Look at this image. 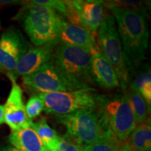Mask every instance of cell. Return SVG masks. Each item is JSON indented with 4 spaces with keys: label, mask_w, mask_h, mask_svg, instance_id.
Segmentation results:
<instances>
[{
    "label": "cell",
    "mask_w": 151,
    "mask_h": 151,
    "mask_svg": "<svg viewBox=\"0 0 151 151\" xmlns=\"http://www.w3.org/2000/svg\"><path fill=\"white\" fill-rule=\"evenodd\" d=\"M122 144L116 137H113L82 147L84 151H119Z\"/></svg>",
    "instance_id": "cell-20"
},
{
    "label": "cell",
    "mask_w": 151,
    "mask_h": 151,
    "mask_svg": "<svg viewBox=\"0 0 151 151\" xmlns=\"http://www.w3.org/2000/svg\"><path fill=\"white\" fill-rule=\"evenodd\" d=\"M99 51L112 66L118 76L120 87L127 89L130 80V71L124 58L117 30L116 22L111 14H106L98 29Z\"/></svg>",
    "instance_id": "cell-5"
},
{
    "label": "cell",
    "mask_w": 151,
    "mask_h": 151,
    "mask_svg": "<svg viewBox=\"0 0 151 151\" xmlns=\"http://www.w3.org/2000/svg\"><path fill=\"white\" fill-rule=\"evenodd\" d=\"M0 151H20L12 146H2L0 147Z\"/></svg>",
    "instance_id": "cell-25"
},
{
    "label": "cell",
    "mask_w": 151,
    "mask_h": 151,
    "mask_svg": "<svg viewBox=\"0 0 151 151\" xmlns=\"http://www.w3.org/2000/svg\"><path fill=\"white\" fill-rule=\"evenodd\" d=\"M0 71H1V68H0Z\"/></svg>",
    "instance_id": "cell-28"
},
{
    "label": "cell",
    "mask_w": 151,
    "mask_h": 151,
    "mask_svg": "<svg viewBox=\"0 0 151 151\" xmlns=\"http://www.w3.org/2000/svg\"><path fill=\"white\" fill-rule=\"evenodd\" d=\"M27 50L24 36L16 29L6 31L0 40V68L7 71L9 78H15L14 72L19 60Z\"/></svg>",
    "instance_id": "cell-9"
},
{
    "label": "cell",
    "mask_w": 151,
    "mask_h": 151,
    "mask_svg": "<svg viewBox=\"0 0 151 151\" xmlns=\"http://www.w3.org/2000/svg\"><path fill=\"white\" fill-rule=\"evenodd\" d=\"M12 87L5 105L4 122L12 132L32 127V120L28 118L22 99V90L17 84L16 78H10Z\"/></svg>",
    "instance_id": "cell-10"
},
{
    "label": "cell",
    "mask_w": 151,
    "mask_h": 151,
    "mask_svg": "<svg viewBox=\"0 0 151 151\" xmlns=\"http://www.w3.org/2000/svg\"><path fill=\"white\" fill-rule=\"evenodd\" d=\"M67 129L65 139L81 146L115 137L104 116L98 109L77 111L65 116H56Z\"/></svg>",
    "instance_id": "cell-2"
},
{
    "label": "cell",
    "mask_w": 151,
    "mask_h": 151,
    "mask_svg": "<svg viewBox=\"0 0 151 151\" xmlns=\"http://www.w3.org/2000/svg\"><path fill=\"white\" fill-rule=\"evenodd\" d=\"M44 103V111L55 116H65L77 111L97 108L98 94L92 88L67 92L39 93Z\"/></svg>",
    "instance_id": "cell-7"
},
{
    "label": "cell",
    "mask_w": 151,
    "mask_h": 151,
    "mask_svg": "<svg viewBox=\"0 0 151 151\" xmlns=\"http://www.w3.org/2000/svg\"><path fill=\"white\" fill-rule=\"evenodd\" d=\"M129 90L139 92L150 109L151 106V73L150 69L142 71L131 83Z\"/></svg>",
    "instance_id": "cell-19"
},
{
    "label": "cell",
    "mask_w": 151,
    "mask_h": 151,
    "mask_svg": "<svg viewBox=\"0 0 151 151\" xmlns=\"http://www.w3.org/2000/svg\"><path fill=\"white\" fill-rule=\"evenodd\" d=\"M124 95L127 97L133 111L137 126L146 122L148 119L150 109L140 93L134 90H129Z\"/></svg>",
    "instance_id": "cell-18"
},
{
    "label": "cell",
    "mask_w": 151,
    "mask_h": 151,
    "mask_svg": "<svg viewBox=\"0 0 151 151\" xmlns=\"http://www.w3.org/2000/svg\"><path fill=\"white\" fill-rule=\"evenodd\" d=\"M56 43H48L41 46L31 47L19 60L15 69L14 76L22 77L35 72L44 64L50 62Z\"/></svg>",
    "instance_id": "cell-12"
},
{
    "label": "cell",
    "mask_w": 151,
    "mask_h": 151,
    "mask_svg": "<svg viewBox=\"0 0 151 151\" xmlns=\"http://www.w3.org/2000/svg\"><path fill=\"white\" fill-rule=\"evenodd\" d=\"M58 43L81 48L91 53L97 50L94 37L86 28L63 20L58 39Z\"/></svg>",
    "instance_id": "cell-13"
},
{
    "label": "cell",
    "mask_w": 151,
    "mask_h": 151,
    "mask_svg": "<svg viewBox=\"0 0 151 151\" xmlns=\"http://www.w3.org/2000/svg\"><path fill=\"white\" fill-rule=\"evenodd\" d=\"M9 141L20 151H48L32 127L12 132L9 136Z\"/></svg>",
    "instance_id": "cell-15"
},
{
    "label": "cell",
    "mask_w": 151,
    "mask_h": 151,
    "mask_svg": "<svg viewBox=\"0 0 151 151\" xmlns=\"http://www.w3.org/2000/svg\"><path fill=\"white\" fill-rule=\"evenodd\" d=\"M97 109L102 113L111 131L123 143L137 127L133 111L124 94H99Z\"/></svg>",
    "instance_id": "cell-6"
},
{
    "label": "cell",
    "mask_w": 151,
    "mask_h": 151,
    "mask_svg": "<svg viewBox=\"0 0 151 151\" xmlns=\"http://www.w3.org/2000/svg\"><path fill=\"white\" fill-rule=\"evenodd\" d=\"M69 1L78 19L79 25L86 28L94 37L105 16L106 3L99 0Z\"/></svg>",
    "instance_id": "cell-11"
},
{
    "label": "cell",
    "mask_w": 151,
    "mask_h": 151,
    "mask_svg": "<svg viewBox=\"0 0 151 151\" xmlns=\"http://www.w3.org/2000/svg\"><path fill=\"white\" fill-rule=\"evenodd\" d=\"M124 143L133 151H141L150 148V119L148 118L146 122L137 125Z\"/></svg>",
    "instance_id": "cell-16"
},
{
    "label": "cell",
    "mask_w": 151,
    "mask_h": 151,
    "mask_svg": "<svg viewBox=\"0 0 151 151\" xmlns=\"http://www.w3.org/2000/svg\"><path fill=\"white\" fill-rule=\"evenodd\" d=\"M31 127L36 132L48 151H58L60 137L55 130L49 126L46 118H42L37 122H32Z\"/></svg>",
    "instance_id": "cell-17"
},
{
    "label": "cell",
    "mask_w": 151,
    "mask_h": 151,
    "mask_svg": "<svg viewBox=\"0 0 151 151\" xmlns=\"http://www.w3.org/2000/svg\"><path fill=\"white\" fill-rule=\"evenodd\" d=\"M141 151H151V148H148V149H146V150H141Z\"/></svg>",
    "instance_id": "cell-27"
},
{
    "label": "cell",
    "mask_w": 151,
    "mask_h": 151,
    "mask_svg": "<svg viewBox=\"0 0 151 151\" xmlns=\"http://www.w3.org/2000/svg\"><path fill=\"white\" fill-rule=\"evenodd\" d=\"M52 65L74 90L94 85L91 76V54L78 47L58 43L51 59Z\"/></svg>",
    "instance_id": "cell-3"
},
{
    "label": "cell",
    "mask_w": 151,
    "mask_h": 151,
    "mask_svg": "<svg viewBox=\"0 0 151 151\" xmlns=\"http://www.w3.org/2000/svg\"><path fill=\"white\" fill-rule=\"evenodd\" d=\"M90 54L91 76L94 83L109 90L120 87L116 71L99 49L94 50Z\"/></svg>",
    "instance_id": "cell-14"
},
{
    "label": "cell",
    "mask_w": 151,
    "mask_h": 151,
    "mask_svg": "<svg viewBox=\"0 0 151 151\" xmlns=\"http://www.w3.org/2000/svg\"><path fill=\"white\" fill-rule=\"evenodd\" d=\"M17 16L22 21L24 31L35 46L48 43L58 44L64 20L53 9L29 1Z\"/></svg>",
    "instance_id": "cell-4"
},
{
    "label": "cell",
    "mask_w": 151,
    "mask_h": 151,
    "mask_svg": "<svg viewBox=\"0 0 151 151\" xmlns=\"http://www.w3.org/2000/svg\"><path fill=\"white\" fill-rule=\"evenodd\" d=\"M58 151H84L83 147L68 140L65 137H60Z\"/></svg>",
    "instance_id": "cell-23"
},
{
    "label": "cell",
    "mask_w": 151,
    "mask_h": 151,
    "mask_svg": "<svg viewBox=\"0 0 151 151\" xmlns=\"http://www.w3.org/2000/svg\"><path fill=\"white\" fill-rule=\"evenodd\" d=\"M30 2L35 4L48 7V8L53 9L56 12L57 11L60 12L65 18L67 17V6L65 1H60V0H35V1H31Z\"/></svg>",
    "instance_id": "cell-22"
},
{
    "label": "cell",
    "mask_w": 151,
    "mask_h": 151,
    "mask_svg": "<svg viewBox=\"0 0 151 151\" xmlns=\"http://www.w3.org/2000/svg\"><path fill=\"white\" fill-rule=\"evenodd\" d=\"M44 111V103L39 95H33L28 100L25 106L26 114L30 120L37 118Z\"/></svg>",
    "instance_id": "cell-21"
},
{
    "label": "cell",
    "mask_w": 151,
    "mask_h": 151,
    "mask_svg": "<svg viewBox=\"0 0 151 151\" xmlns=\"http://www.w3.org/2000/svg\"><path fill=\"white\" fill-rule=\"evenodd\" d=\"M116 22L122 50L129 71L146 60L149 31L145 9H133L108 3Z\"/></svg>",
    "instance_id": "cell-1"
},
{
    "label": "cell",
    "mask_w": 151,
    "mask_h": 151,
    "mask_svg": "<svg viewBox=\"0 0 151 151\" xmlns=\"http://www.w3.org/2000/svg\"><path fill=\"white\" fill-rule=\"evenodd\" d=\"M22 81L26 86L39 93L75 90L58 72L51 60L35 72L22 77Z\"/></svg>",
    "instance_id": "cell-8"
},
{
    "label": "cell",
    "mask_w": 151,
    "mask_h": 151,
    "mask_svg": "<svg viewBox=\"0 0 151 151\" xmlns=\"http://www.w3.org/2000/svg\"><path fill=\"white\" fill-rule=\"evenodd\" d=\"M4 122V106L0 104V125Z\"/></svg>",
    "instance_id": "cell-24"
},
{
    "label": "cell",
    "mask_w": 151,
    "mask_h": 151,
    "mask_svg": "<svg viewBox=\"0 0 151 151\" xmlns=\"http://www.w3.org/2000/svg\"><path fill=\"white\" fill-rule=\"evenodd\" d=\"M119 151H133V150H132L125 143H123L122 144L121 147H120V150Z\"/></svg>",
    "instance_id": "cell-26"
}]
</instances>
